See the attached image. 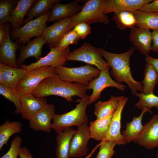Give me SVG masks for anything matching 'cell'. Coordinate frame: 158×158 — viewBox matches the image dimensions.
<instances>
[{
    "mask_svg": "<svg viewBox=\"0 0 158 158\" xmlns=\"http://www.w3.org/2000/svg\"><path fill=\"white\" fill-rule=\"evenodd\" d=\"M87 87L82 84L65 81L56 73L44 79L32 93L35 97H45L51 95L60 96L69 102L77 96L81 99L89 97Z\"/></svg>",
    "mask_w": 158,
    "mask_h": 158,
    "instance_id": "cell-1",
    "label": "cell"
},
{
    "mask_svg": "<svg viewBox=\"0 0 158 158\" xmlns=\"http://www.w3.org/2000/svg\"><path fill=\"white\" fill-rule=\"evenodd\" d=\"M97 49L111 67V74L116 82L120 84L126 83L132 94L136 97H137L138 91L142 92V82L135 80L130 71V60L135 51L134 47H131L124 53L119 54L110 52L99 48Z\"/></svg>",
    "mask_w": 158,
    "mask_h": 158,
    "instance_id": "cell-2",
    "label": "cell"
},
{
    "mask_svg": "<svg viewBox=\"0 0 158 158\" xmlns=\"http://www.w3.org/2000/svg\"><path fill=\"white\" fill-rule=\"evenodd\" d=\"M89 97L78 100V104L73 110L61 114H55L51 123V129L57 134L73 126L77 127L87 123L86 108L89 105Z\"/></svg>",
    "mask_w": 158,
    "mask_h": 158,
    "instance_id": "cell-3",
    "label": "cell"
},
{
    "mask_svg": "<svg viewBox=\"0 0 158 158\" xmlns=\"http://www.w3.org/2000/svg\"><path fill=\"white\" fill-rule=\"evenodd\" d=\"M106 0H89L85 4L81 11L72 17L68 31L77 24L85 23L90 24L100 23L107 25L110 21L109 17L104 12Z\"/></svg>",
    "mask_w": 158,
    "mask_h": 158,
    "instance_id": "cell-4",
    "label": "cell"
},
{
    "mask_svg": "<svg viewBox=\"0 0 158 158\" xmlns=\"http://www.w3.org/2000/svg\"><path fill=\"white\" fill-rule=\"evenodd\" d=\"M54 70L62 80L86 86L90 81L99 76L101 71L97 68L88 64L74 68L61 66L54 68Z\"/></svg>",
    "mask_w": 158,
    "mask_h": 158,
    "instance_id": "cell-5",
    "label": "cell"
},
{
    "mask_svg": "<svg viewBox=\"0 0 158 158\" xmlns=\"http://www.w3.org/2000/svg\"><path fill=\"white\" fill-rule=\"evenodd\" d=\"M103 57L97 47L86 42L80 47L70 52L67 57V60L82 61L93 65L102 71L110 68L107 62Z\"/></svg>",
    "mask_w": 158,
    "mask_h": 158,
    "instance_id": "cell-6",
    "label": "cell"
},
{
    "mask_svg": "<svg viewBox=\"0 0 158 158\" xmlns=\"http://www.w3.org/2000/svg\"><path fill=\"white\" fill-rule=\"evenodd\" d=\"M50 12L29 21L22 27L13 29L11 32V37L18 39L17 43L24 44L31 38L42 35L47 27L46 23Z\"/></svg>",
    "mask_w": 158,
    "mask_h": 158,
    "instance_id": "cell-7",
    "label": "cell"
},
{
    "mask_svg": "<svg viewBox=\"0 0 158 158\" xmlns=\"http://www.w3.org/2000/svg\"><path fill=\"white\" fill-rule=\"evenodd\" d=\"M55 73L54 68L51 66L34 68L29 71L14 89L20 97L26 94L32 93L42 80Z\"/></svg>",
    "mask_w": 158,
    "mask_h": 158,
    "instance_id": "cell-8",
    "label": "cell"
},
{
    "mask_svg": "<svg viewBox=\"0 0 158 158\" xmlns=\"http://www.w3.org/2000/svg\"><path fill=\"white\" fill-rule=\"evenodd\" d=\"M128 100L127 97L123 95L120 96L117 108L113 114L106 135L101 142L110 141L118 145L126 144L121 132V128L122 111Z\"/></svg>",
    "mask_w": 158,
    "mask_h": 158,
    "instance_id": "cell-9",
    "label": "cell"
},
{
    "mask_svg": "<svg viewBox=\"0 0 158 158\" xmlns=\"http://www.w3.org/2000/svg\"><path fill=\"white\" fill-rule=\"evenodd\" d=\"M49 46L50 48V51L45 56L29 65H22L20 68L30 71L40 67L49 66L55 68L64 66L67 61V57L70 52V49L68 47L60 49L56 47Z\"/></svg>",
    "mask_w": 158,
    "mask_h": 158,
    "instance_id": "cell-10",
    "label": "cell"
},
{
    "mask_svg": "<svg viewBox=\"0 0 158 158\" xmlns=\"http://www.w3.org/2000/svg\"><path fill=\"white\" fill-rule=\"evenodd\" d=\"M110 68L101 71L99 76L90 81L87 86L88 90H92V93L89 97V105L98 99L102 92L108 87H115L122 91L125 90V85L117 83L111 78L109 71Z\"/></svg>",
    "mask_w": 158,
    "mask_h": 158,
    "instance_id": "cell-11",
    "label": "cell"
},
{
    "mask_svg": "<svg viewBox=\"0 0 158 158\" xmlns=\"http://www.w3.org/2000/svg\"><path fill=\"white\" fill-rule=\"evenodd\" d=\"M70 142L69 158H79L85 155L88 150V144L91 138L87 123L77 127Z\"/></svg>",
    "mask_w": 158,
    "mask_h": 158,
    "instance_id": "cell-12",
    "label": "cell"
},
{
    "mask_svg": "<svg viewBox=\"0 0 158 158\" xmlns=\"http://www.w3.org/2000/svg\"><path fill=\"white\" fill-rule=\"evenodd\" d=\"M134 142L149 150L158 147V115H154L144 124L142 130Z\"/></svg>",
    "mask_w": 158,
    "mask_h": 158,
    "instance_id": "cell-13",
    "label": "cell"
},
{
    "mask_svg": "<svg viewBox=\"0 0 158 158\" xmlns=\"http://www.w3.org/2000/svg\"><path fill=\"white\" fill-rule=\"evenodd\" d=\"M129 39L134 47L140 53L148 55L152 49V33L150 30L136 26L130 29Z\"/></svg>",
    "mask_w": 158,
    "mask_h": 158,
    "instance_id": "cell-14",
    "label": "cell"
},
{
    "mask_svg": "<svg viewBox=\"0 0 158 158\" xmlns=\"http://www.w3.org/2000/svg\"><path fill=\"white\" fill-rule=\"evenodd\" d=\"M55 107L47 104L29 121V126L35 131L41 130L49 133L51 129V121L55 114Z\"/></svg>",
    "mask_w": 158,
    "mask_h": 158,
    "instance_id": "cell-15",
    "label": "cell"
},
{
    "mask_svg": "<svg viewBox=\"0 0 158 158\" xmlns=\"http://www.w3.org/2000/svg\"><path fill=\"white\" fill-rule=\"evenodd\" d=\"M72 17L67 18L54 23L47 27L42 33L46 44L56 47L62 37L67 32Z\"/></svg>",
    "mask_w": 158,
    "mask_h": 158,
    "instance_id": "cell-16",
    "label": "cell"
},
{
    "mask_svg": "<svg viewBox=\"0 0 158 158\" xmlns=\"http://www.w3.org/2000/svg\"><path fill=\"white\" fill-rule=\"evenodd\" d=\"M60 3L57 2L54 4L50 12L47 22L59 21L72 17L79 13L83 6L77 1L67 4Z\"/></svg>",
    "mask_w": 158,
    "mask_h": 158,
    "instance_id": "cell-17",
    "label": "cell"
},
{
    "mask_svg": "<svg viewBox=\"0 0 158 158\" xmlns=\"http://www.w3.org/2000/svg\"><path fill=\"white\" fill-rule=\"evenodd\" d=\"M22 104V117L30 121L39 111L48 104L45 97H35L32 93H28L20 97Z\"/></svg>",
    "mask_w": 158,
    "mask_h": 158,
    "instance_id": "cell-18",
    "label": "cell"
},
{
    "mask_svg": "<svg viewBox=\"0 0 158 158\" xmlns=\"http://www.w3.org/2000/svg\"><path fill=\"white\" fill-rule=\"evenodd\" d=\"M152 0H106L104 12L106 14L111 12L122 11L133 12L140 10L145 4Z\"/></svg>",
    "mask_w": 158,
    "mask_h": 158,
    "instance_id": "cell-19",
    "label": "cell"
},
{
    "mask_svg": "<svg viewBox=\"0 0 158 158\" xmlns=\"http://www.w3.org/2000/svg\"><path fill=\"white\" fill-rule=\"evenodd\" d=\"M45 44V40L42 35L29 40L25 45L21 47L19 57L16 59L18 66H20L25 60L30 57H35L38 61L41 58L42 49Z\"/></svg>",
    "mask_w": 158,
    "mask_h": 158,
    "instance_id": "cell-20",
    "label": "cell"
},
{
    "mask_svg": "<svg viewBox=\"0 0 158 158\" xmlns=\"http://www.w3.org/2000/svg\"><path fill=\"white\" fill-rule=\"evenodd\" d=\"M150 109L148 107L143 108L139 116H134L131 121L126 123V129L121 133L126 144L134 141L140 134L144 128L142 123L143 116L147 111L152 113Z\"/></svg>",
    "mask_w": 158,
    "mask_h": 158,
    "instance_id": "cell-21",
    "label": "cell"
},
{
    "mask_svg": "<svg viewBox=\"0 0 158 158\" xmlns=\"http://www.w3.org/2000/svg\"><path fill=\"white\" fill-rule=\"evenodd\" d=\"M18 48L17 44L11 41L9 34L5 41L0 45V63L18 68L16 52Z\"/></svg>",
    "mask_w": 158,
    "mask_h": 158,
    "instance_id": "cell-22",
    "label": "cell"
},
{
    "mask_svg": "<svg viewBox=\"0 0 158 158\" xmlns=\"http://www.w3.org/2000/svg\"><path fill=\"white\" fill-rule=\"evenodd\" d=\"M75 130L71 127L57 134L55 138L56 141L55 151L56 158H70V142Z\"/></svg>",
    "mask_w": 158,
    "mask_h": 158,
    "instance_id": "cell-23",
    "label": "cell"
},
{
    "mask_svg": "<svg viewBox=\"0 0 158 158\" xmlns=\"http://www.w3.org/2000/svg\"><path fill=\"white\" fill-rule=\"evenodd\" d=\"M35 0H19L13 10L10 17L9 22L13 29L20 27L22 24L25 16Z\"/></svg>",
    "mask_w": 158,
    "mask_h": 158,
    "instance_id": "cell-24",
    "label": "cell"
},
{
    "mask_svg": "<svg viewBox=\"0 0 158 158\" xmlns=\"http://www.w3.org/2000/svg\"><path fill=\"white\" fill-rule=\"evenodd\" d=\"M59 0H36L31 7L22 24H26L33 18H37L50 12L54 4L61 2Z\"/></svg>",
    "mask_w": 158,
    "mask_h": 158,
    "instance_id": "cell-25",
    "label": "cell"
},
{
    "mask_svg": "<svg viewBox=\"0 0 158 158\" xmlns=\"http://www.w3.org/2000/svg\"><path fill=\"white\" fill-rule=\"evenodd\" d=\"M28 71L25 68H14L5 64L3 71V85L15 88Z\"/></svg>",
    "mask_w": 158,
    "mask_h": 158,
    "instance_id": "cell-26",
    "label": "cell"
},
{
    "mask_svg": "<svg viewBox=\"0 0 158 158\" xmlns=\"http://www.w3.org/2000/svg\"><path fill=\"white\" fill-rule=\"evenodd\" d=\"M114 113L107 117L97 119L94 121L90 122L89 128L91 138L101 142L103 140Z\"/></svg>",
    "mask_w": 158,
    "mask_h": 158,
    "instance_id": "cell-27",
    "label": "cell"
},
{
    "mask_svg": "<svg viewBox=\"0 0 158 158\" xmlns=\"http://www.w3.org/2000/svg\"><path fill=\"white\" fill-rule=\"evenodd\" d=\"M119 97V96H113L107 101L97 102L94 110L97 119L107 117L114 113L117 108Z\"/></svg>",
    "mask_w": 158,
    "mask_h": 158,
    "instance_id": "cell-28",
    "label": "cell"
},
{
    "mask_svg": "<svg viewBox=\"0 0 158 158\" xmlns=\"http://www.w3.org/2000/svg\"><path fill=\"white\" fill-rule=\"evenodd\" d=\"M133 13L137 21L136 26L153 30H158V12L138 10Z\"/></svg>",
    "mask_w": 158,
    "mask_h": 158,
    "instance_id": "cell-29",
    "label": "cell"
},
{
    "mask_svg": "<svg viewBox=\"0 0 158 158\" xmlns=\"http://www.w3.org/2000/svg\"><path fill=\"white\" fill-rule=\"evenodd\" d=\"M22 124L17 121H10L6 120L0 126V150L5 145H7L10 138L13 134L20 132L22 130Z\"/></svg>",
    "mask_w": 158,
    "mask_h": 158,
    "instance_id": "cell-30",
    "label": "cell"
},
{
    "mask_svg": "<svg viewBox=\"0 0 158 158\" xmlns=\"http://www.w3.org/2000/svg\"><path fill=\"white\" fill-rule=\"evenodd\" d=\"M111 19L116 23L117 28L121 30L131 29L136 26L137 21L133 12L122 11L114 13Z\"/></svg>",
    "mask_w": 158,
    "mask_h": 158,
    "instance_id": "cell-31",
    "label": "cell"
},
{
    "mask_svg": "<svg viewBox=\"0 0 158 158\" xmlns=\"http://www.w3.org/2000/svg\"><path fill=\"white\" fill-rule=\"evenodd\" d=\"M144 73V78L142 82V93H153L155 87L158 84V74L153 66L148 63H146Z\"/></svg>",
    "mask_w": 158,
    "mask_h": 158,
    "instance_id": "cell-32",
    "label": "cell"
},
{
    "mask_svg": "<svg viewBox=\"0 0 158 158\" xmlns=\"http://www.w3.org/2000/svg\"><path fill=\"white\" fill-rule=\"evenodd\" d=\"M0 94L6 99L14 103L16 107L14 111L15 114L21 113L22 104L20 97L13 88L0 84Z\"/></svg>",
    "mask_w": 158,
    "mask_h": 158,
    "instance_id": "cell-33",
    "label": "cell"
},
{
    "mask_svg": "<svg viewBox=\"0 0 158 158\" xmlns=\"http://www.w3.org/2000/svg\"><path fill=\"white\" fill-rule=\"evenodd\" d=\"M137 97L139 98V100L135 103V106L138 108L142 110L144 107L151 109L154 107L158 109V96L153 93L145 94L138 92Z\"/></svg>",
    "mask_w": 158,
    "mask_h": 158,
    "instance_id": "cell-34",
    "label": "cell"
},
{
    "mask_svg": "<svg viewBox=\"0 0 158 158\" xmlns=\"http://www.w3.org/2000/svg\"><path fill=\"white\" fill-rule=\"evenodd\" d=\"M18 1L17 0L0 1V23L9 22L11 13Z\"/></svg>",
    "mask_w": 158,
    "mask_h": 158,
    "instance_id": "cell-35",
    "label": "cell"
},
{
    "mask_svg": "<svg viewBox=\"0 0 158 158\" xmlns=\"http://www.w3.org/2000/svg\"><path fill=\"white\" fill-rule=\"evenodd\" d=\"M80 40L76 34L71 30L67 32L62 37L56 47L60 49H64L71 44H77Z\"/></svg>",
    "mask_w": 158,
    "mask_h": 158,
    "instance_id": "cell-36",
    "label": "cell"
},
{
    "mask_svg": "<svg viewBox=\"0 0 158 158\" xmlns=\"http://www.w3.org/2000/svg\"><path fill=\"white\" fill-rule=\"evenodd\" d=\"M116 145L110 141L101 142L96 158H111L115 153L114 149Z\"/></svg>",
    "mask_w": 158,
    "mask_h": 158,
    "instance_id": "cell-37",
    "label": "cell"
},
{
    "mask_svg": "<svg viewBox=\"0 0 158 158\" xmlns=\"http://www.w3.org/2000/svg\"><path fill=\"white\" fill-rule=\"evenodd\" d=\"M22 141V138L20 136L14 137L11 142L8 150L1 158H18L19 156Z\"/></svg>",
    "mask_w": 158,
    "mask_h": 158,
    "instance_id": "cell-38",
    "label": "cell"
},
{
    "mask_svg": "<svg viewBox=\"0 0 158 158\" xmlns=\"http://www.w3.org/2000/svg\"><path fill=\"white\" fill-rule=\"evenodd\" d=\"M80 39H84L91 33V28L90 24L85 23H79L72 29Z\"/></svg>",
    "mask_w": 158,
    "mask_h": 158,
    "instance_id": "cell-39",
    "label": "cell"
},
{
    "mask_svg": "<svg viewBox=\"0 0 158 158\" xmlns=\"http://www.w3.org/2000/svg\"><path fill=\"white\" fill-rule=\"evenodd\" d=\"M140 11L146 12H158V0H152L144 5Z\"/></svg>",
    "mask_w": 158,
    "mask_h": 158,
    "instance_id": "cell-40",
    "label": "cell"
},
{
    "mask_svg": "<svg viewBox=\"0 0 158 158\" xmlns=\"http://www.w3.org/2000/svg\"><path fill=\"white\" fill-rule=\"evenodd\" d=\"M9 34L8 26L5 23H0V45L5 41Z\"/></svg>",
    "mask_w": 158,
    "mask_h": 158,
    "instance_id": "cell-41",
    "label": "cell"
},
{
    "mask_svg": "<svg viewBox=\"0 0 158 158\" xmlns=\"http://www.w3.org/2000/svg\"><path fill=\"white\" fill-rule=\"evenodd\" d=\"M152 33V50L155 53H158V30H153Z\"/></svg>",
    "mask_w": 158,
    "mask_h": 158,
    "instance_id": "cell-42",
    "label": "cell"
},
{
    "mask_svg": "<svg viewBox=\"0 0 158 158\" xmlns=\"http://www.w3.org/2000/svg\"><path fill=\"white\" fill-rule=\"evenodd\" d=\"M145 61L146 63L153 66L158 74V59L154 58L147 55L146 56Z\"/></svg>",
    "mask_w": 158,
    "mask_h": 158,
    "instance_id": "cell-43",
    "label": "cell"
},
{
    "mask_svg": "<svg viewBox=\"0 0 158 158\" xmlns=\"http://www.w3.org/2000/svg\"><path fill=\"white\" fill-rule=\"evenodd\" d=\"M19 156L20 158H33L30 151L25 147H21Z\"/></svg>",
    "mask_w": 158,
    "mask_h": 158,
    "instance_id": "cell-44",
    "label": "cell"
},
{
    "mask_svg": "<svg viewBox=\"0 0 158 158\" xmlns=\"http://www.w3.org/2000/svg\"><path fill=\"white\" fill-rule=\"evenodd\" d=\"M5 64L0 63V84L3 85L4 82L3 77V71Z\"/></svg>",
    "mask_w": 158,
    "mask_h": 158,
    "instance_id": "cell-45",
    "label": "cell"
},
{
    "mask_svg": "<svg viewBox=\"0 0 158 158\" xmlns=\"http://www.w3.org/2000/svg\"><path fill=\"white\" fill-rule=\"evenodd\" d=\"M157 158H158V152L157 154Z\"/></svg>",
    "mask_w": 158,
    "mask_h": 158,
    "instance_id": "cell-46",
    "label": "cell"
}]
</instances>
